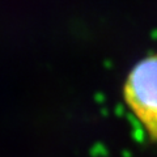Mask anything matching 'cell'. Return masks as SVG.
I'll return each instance as SVG.
<instances>
[{
    "label": "cell",
    "mask_w": 157,
    "mask_h": 157,
    "mask_svg": "<svg viewBox=\"0 0 157 157\" xmlns=\"http://www.w3.org/2000/svg\"><path fill=\"white\" fill-rule=\"evenodd\" d=\"M124 97L151 139L157 143V54L144 58L131 70Z\"/></svg>",
    "instance_id": "obj_1"
}]
</instances>
